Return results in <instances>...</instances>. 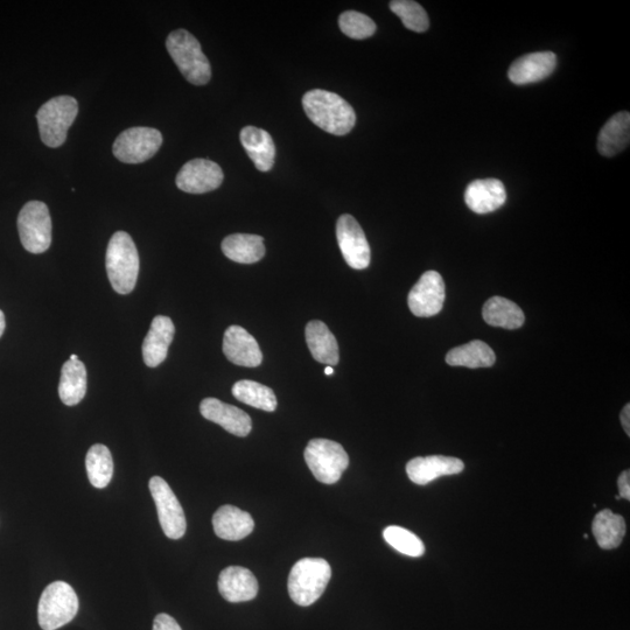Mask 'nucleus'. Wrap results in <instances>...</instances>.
Segmentation results:
<instances>
[{"label": "nucleus", "mask_w": 630, "mask_h": 630, "mask_svg": "<svg viewBox=\"0 0 630 630\" xmlns=\"http://www.w3.org/2000/svg\"><path fill=\"white\" fill-rule=\"evenodd\" d=\"M303 107L307 117L331 135L345 136L354 129L356 114L352 105L332 91H308L303 98Z\"/></svg>", "instance_id": "obj_1"}, {"label": "nucleus", "mask_w": 630, "mask_h": 630, "mask_svg": "<svg viewBox=\"0 0 630 630\" xmlns=\"http://www.w3.org/2000/svg\"><path fill=\"white\" fill-rule=\"evenodd\" d=\"M108 277L119 294H129L135 289L139 273V255L135 242L125 231H117L107 249Z\"/></svg>", "instance_id": "obj_2"}, {"label": "nucleus", "mask_w": 630, "mask_h": 630, "mask_svg": "<svg viewBox=\"0 0 630 630\" xmlns=\"http://www.w3.org/2000/svg\"><path fill=\"white\" fill-rule=\"evenodd\" d=\"M331 577V565L325 559H300L293 565L287 583L291 599L301 607L313 605L324 594Z\"/></svg>", "instance_id": "obj_3"}, {"label": "nucleus", "mask_w": 630, "mask_h": 630, "mask_svg": "<svg viewBox=\"0 0 630 630\" xmlns=\"http://www.w3.org/2000/svg\"><path fill=\"white\" fill-rule=\"evenodd\" d=\"M166 48L185 79L195 86H205L212 77V67L198 39L193 34L178 30L168 35Z\"/></svg>", "instance_id": "obj_4"}, {"label": "nucleus", "mask_w": 630, "mask_h": 630, "mask_svg": "<svg viewBox=\"0 0 630 630\" xmlns=\"http://www.w3.org/2000/svg\"><path fill=\"white\" fill-rule=\"evenodd\" d=\"M77 114L79 103L74 97H54L42 105L37 114L42 143L53 149L65 144L68 130Z\"/></svg>", "instance_id": "obj_5"}, {"label": "nucleus", "mask_w": 630, "mask_h": 630, "mask_svg": "<svg viewBox=\"0 0 630 630\" xmlns=\"http://www.w3.org/2000/svg\"><path fill=\"white\" fill-rule=\"evenodd\" d=\"M79 612V598L65 581H54L42 592L38 607L39 625L44 630H56L72 621Z\"/></svg>", "instance_id": "obj_6"}, {"label": "nucleus", "mask_w": 630, "mask_h": 630, "mask_svg": "<svg viewBox=\"0 0 630 630\" xmlns=\"http://www.w3.org/2000/svg\"><path fill=\"white\" fill-rule=\"evenodd\" d=\"M304 457L314 478L325 485L338 482L349 465L345 448L328 439L311 440L306 446Z\"/></svg>", "instance_id": "obj_7"}, {"label": "nucleus", "mask_w": 630, "mask_h": 630, "mask_svg": "<svg viewBox=\"0 0 630 630\" xmlns=\"http://www.w3.org/2000/svg\"><path fill=\"white\" fill-rule=\"evenodd\" d=\"M21 244L31 254H42L52 244V219L46 203L27 202L18 216Z\"/></svg>", "instance_id": "obj_8"}, {"label": "nucleus", "mask_w": 630, "mask_h": 630, "mask_svg": "<svg viewBox=\"0 0 630 630\" xmlns=\"http://www.w3.org/2000/svg\"><path fill=\"white\" fill-rule=\"evenodd\" d=\"M161 145L163 135L157 129L131 128L115 140L114 156L125 164H140L154 157Z\"/></svg>", "instance_id": "obj_9"}, {"label": "nucleus", "mask_w": 630, "mask_h": 630, "mask_svg": "<svg viewBox=\"0 0 630 630\" xmlns=\"http://www.w3.org/2000/svg\"><path fill=\"white\" fill-rule=\"evenodd\" d=\"M149 487L153 500L156 502L159 522L164 534L171 539L184 537L187 523L178 497L160 476H153Z\"/></svg>", "instance_id": "obj_10"}, {"label": "nucleus", "mask_w": 630, "mask_h": 630, "mask_svg": "<svg viewBox=\"0 0 630 630\" xmlns=\"http://www.w3.org/2000/svg\"><path fill=\"white\" fill-rule=\"evenodd\" d=\"M336 238L346 263L355 270L367 269L371 261L370 245L359 222L352 215L340 216Z\"/></svg>", "instance_id": "obj_11"}, {"label": "nucleus", "mask_w": 630, "mask_h": 630, "mask_svg": "<svg viewBox=\"0 0 630 630\" xmlns=\"http://www.w3.org/2000/svg\"><path fill=\"white\" fill-rule=\"evenodd\" d=\"M445 298L446 287L443 277L437 271H427L412 287L408 304L416 317L430 318L443 310Z\"/></svg>", "instance_id": "obj_12"}, {"label": "nucleus", "mask_w": 630, "mask_h": 630, "mask_svg": "<svg viewBox=\"0 0 630 630\" xmlns=\"http://www.w3.org/2000/svg\"><path fill=\"white\" fill-rule=\"evenodd\" d=\"M223 179L222 168L214 161L194 159L182 166L175 182L182 192L205 194L219 188Z\"/></svg>", "instance_id": "obj_13"}, {"label": "nucleus", "mask_w": 630, "mask_h": 630, "mask_svg": "<svg viewBox=\"0 0 630 630\" xmlns=\"http://www.w3.org/2000/svg\"><path fill=\"white\" fill-rule=\"evenodd\" d=\"M223 353L231 363L240 367L256 368L263 361L258 342L241 326H230L224 333Z\"/></svg>", "instance_id": "obj_14"}, {"label": "nucleus", "mask_w": 630, "mask_h": 630, "mask_svg": "<svg viewBox=\"0 0 630 630\" xmlns=\"http://www.w3.org/2000/svg\"><path fill=\"white\" fill-rule=\"evenodd\" d=\"M200 412L210 422L219 424L236 437H247L252 430L251 418L247 412L219 401L206 398L200 404Z\"/></svg>", "instance_id": "obj_15"}, {"label": "nucleus", "mask_w": 630, "mask_h": 630, "mask_svg": "<svg viewBox=\"0 0 630 630\" xmlns=\"http://www.w3.org/2000/svg\"><path fill=\"white\" fill-rule=\"evenodd\" d=\"M464 468V462L460 459L431 455V457L410 460L406 465V473L413 483L425 486L441 476L459 474L464 471Z\"/></svg>", "instance_id": "obj_16"}, {"label": "nucleus", "mask_w": 630, "mask_h": 630, "mask_svg": "<svg viewBox=\"0 0 630 630\" xmlns=\"http://www.w3.org/2000/svg\"><path fill=\"white\" fill-rule=\"evenodd\" d=\"M557 66V56L552 52H537L522 56L510 66L509 80L517 86L536 83L549 77Z\"/></svg>", "instance_id": "obj_17"}, {"label": "nucleus", "mask_w": 630, "mask_h": 630, "mask_svg": "<svg viewBox=\"0 0 630 630\" xmlns=\"http://www.w3.org/2000/svg\"><path fill=\"white\" fill-rule=\"evenodd\" d=\"M506 201V187L497 179L475 180L466 188V205L476 214L493 213Z\"/></svg>", "instance_id": "obj_18"}, {"label": "nucleus", "mask_w": 630, "mask_h": 630, "mask_svg": "<svg viewBox=\"0 0 630 630\" xmlns=\"http://www.w3.org/2000/svg\"><path fill=\"white\" fill-rule=\"evenodd\" d=\"M174 333L175 327L171 318L158 315L153 319L143 343V359L147 367L156 368L166 360Z\"/></svg>", "instance_id": "obj_19"}, {"label": "nucleus", "mask_w": 630, "mask_h": 630, "mask_svg": "<svg viewBox=\"0 0 630 630\" xmlns=\"http://www.w3.org/2000/svg\"><path fill=\"white\" fill-rule=\"evenodd\" d=\"M219 591L229 602L254 600L258 593V581L250 570L241 566H229L219 578Z\"/></svg>", "instance_id": "obj_20"}, {"label": "nucleus", "mask_w": 630, "mask_h": 630, "mask_svg": "<svg viewBox=\"0 0 630 630\" xmlns=\"http://www.w3.org/2000/svg\"><path fill=\"white\" fill-rule=\"evenodd\" d=\"M213 527L217 537L236 542L251 534L255 522L247 511L234 506H223L213 516Z\"/></svg>", "instance_id": "obj_21"}, {"label": "nucleus", "mask_w": 630, "mask_h": 630, "mask_svg": "<svg viewBox=\"0 0 630 630\" xmlns=\"http://www.w3.org/2000/svg\"><path fill=\"white\" fill-rule=\"evenodd\" d=\"M241 143L258 171L269 172L275 165L276 145L269 132L256 126H245L240 135Z\"/></svg>", "instance_id": "obj_22"}, {"label": "nucleus", "mask_w": 630, "mask_h": 630, "mask_svg": "<svg viewBox=\"0 0 630 630\" xmlns=\"http://www.w3.org/2000/svg\"><path fill=\"white\" fill-rule=\"evenodd\" d=\"M305 338L315 361L326 364L327 367H334L339 363L338 341L324 322L319 320L308 322Z\"/></svg>", "instance_id": "obj_23"}, {"label": "nucleus", "mask_w": 630, "mask_h": 630, "mask_svg": "<svg viewBox=\"0 0 630 630\" xmlns=\"http://www.w3.org/2000/svg\"><path fill=\"white\" fill-rule=\"evenodd\" d=\"M630 142V114L628 111L614 115L601 129L598 150L601 156L614 157L627 149Z\"/></svg>", "instance_id": "obj_24"}, {"label": "nucleus", "mask_w": 630, "mask_h": 630, "mask_svg": "<svg viewBox=\"0 0 630 630\" xmlns=\"http://www.w3.org/2000/svg\"><path fill=\"white\" fill-rule=\"evenodd\" d=\"M222 251L230 261L254 264L265 256L264 238L251 234H234L224 238Z\"/></svg>", "instance_id": "obj_25"}, {"label": "nucleus", "mask_w": 630, "mask_h": 630, "mask_svg": "<svg viewBox=\"0 0 630 630\" xmlns=\"http://www.w3.org/2000/svg\"><path fill=\"white\" fill-rule=\"evenodd\" d=\"M87 394V369L79 360H68L63 364L59 384V396L63 404L74 406L82 402Z\"/></svg>", "instance_id": "obj_26"}, {"label": "nucleus", "mask_w": 630, "mask_h": 630, "mask_svg": "<svg viewBox=\"0 0 630 630\" xmlns=\"http://www.w3.org/2000/svg\"><path fill=\"white\" fill-rule=\"evenodd\" d=\"M496 355L486 342L473 340L457 348H453L446 355V363L452 367H467L471 369L489 368L494 366Z\"/></svg>", "instance_id": "obj_27"}, {"label": "nucleus", "mask_w": 630, "mask_h": 630, "mask_svg": "<svg viewBox=\"0 0 630 630\" xmlns=\"http://www.w3.org/2000/svg\"><path fill=\"white\" fill-rule=\"evenodd\" d=\"M592 531L601 549L618 548L626 535L625 518L614 514L612 510H601L594 517Z\"/></svg>", "instance_id": "obj_28"}, {"label": "nucleus", "mask_w": 630, "mask_h": 630, "mask_svg": "<svg viewBox=\"0 0 630 630\" xmlns=\"http://www.w3.org/2000/svg\"><path fill=\"white\" fill-rule=\"evenodd\" d=\"M482 317L489 326L506 329L521 328L525 321L520 306L503 297L490 298L483 306Z\"/></svg>", "instance_id": "obj_29"}, {"label": "nucleus", "mask_w": 630, "mask_h": 630, "mask_svg": "<svg viewBox=\"0 0 630 630\" xmlns=\"http://www.w3.org/2000/svg\"><path fill=\"white\" fill-rule=\"evenodd\" d=\"M233 395L244 404L252 408L273 412L277 409L275 392L266 385L258 382L243 380L234 384Z\"/></svg>", "instance_id": "obj_30"}, {"label": "nucleus", "mask_w": 630, "mask_h": 630, "mask_svg": "<svg viewBox=\"0 0 630 630\" xmlns=\"http://www.w3.org/2000/svg\"><path fill=\"white\" fill-rule=\"evenodd\" d=\"M88 478L96 488H105L114 475V460L107 446L96 444L90 447L86 458Z\"/></svg>", "instance_id": "obj_31"}, {"label": "nucleus", "mask_w": 630, "mask_h": 630, "mask_svg": "<svg viewBox=\"0 0 630 630\" xmlns=\"http://www.w3.org/2000/svg\"><path fill=\"white\" fill-rule=\"evenodd\" d=\"M390 10L401 18L404 26L410 31L423 33L430 26L424 7L412 0H394L390 3Z\"/></svg>", "instance_id": "obj_32"}, {"label": "nucleus", "mask_w": 630, "mask_h": 630, "mask_svg": "<svg viewBox=\"0 0 630 630\" xmlns=\"http://www.w3.org/2000/svg\"><path fill=\"white\" fill-rule=\"evenodd\" d=\"M383 537L385 542L405 556L420 557L424 555L425 546L422 539L409 530L392 525V527L384 529Z\"/></svg>", "instance_id": "obj_33"}, {"label": "nucleus", "mask_w": 630, "mask_h": 630, "mask_svg": "<svg viewBox=\"0 0 630 630\" xmlns=\"http://www.w3.org/2000/svg\"><path fill=\"white\" fill-rule=\"evenodd\" d=\"M339 26L343 34L355 40L373 37L376 32L374 20L356 11L343 12L339 18Z\"/></svg>", "instance_id": "obj_34"}, {"label": "nucleus", "mask_w": 630, "mask_h": 630, "mask_svg": "<svg viewBox=\"0 0 630 630\" xmlns=\"http://www.w3.org/2000/svg\"><path fill=\"white\" fill-rule=\"evenodd\" d=\"M153 630H182L179 623L168 614H159L153 622Z\"/></svg>", "instance_id": "obj_35"}, {"label": "nucleus", "mask_w": 630, "mask_h": 630, "mask_svg": "<svg viewBox=\"0 0 630 630\" xmlns=\"http://www.w3.org/2000/svg\"><path fill=\"white\" fill-rule=\"evenodd\" d=\"M619 496L621 499L630 500V473L629 471L622 472L618 480Z\"/></svg>", "instance_id": "obj_36"}, {"label": "nucleus", "mask_w": 630, "mask_h": 630, "mask_svg": "<svg viewBox=\"0 0 630 630\" xmlns=\"http://www.w3.org/2000/svg\"><path fill=\"white\" fill-rule=\"evenodd\" d=\"M621 424L623 426V430L627 433V436H630V405L627 404L625 408H623L621 412Z\"/></svg>", "instance_id": "obj_37"}, {"label": "nucleus", "mask_w": 630, "mask_h": 630, "mask_svg": "<svg viewBox=\"0 0 630 630\" xmlns=\"http://www.w3.org/2000/svg\"><path fill=\"white\" fill-rule=\"evenodd\" d=\"M6 328L5 315L2 310H0V338L4 334Z\"/></svg>", "instance_id": "obj_38"}, {"label": "nucleus", "mask_w": 630, "mask_h": 630, "mask_svg": "<svg viewBox=\"0 0 630 630\" xmlns=\"http://www.w3.org/2000/svg\"><path fill=\"white\" fill-rule=\"evenodd\" d=\"M333 374H334V369H333L332 367H327V368L325 369V375H327V376H331V375H333Z\"/></svg>", "instance_id": "obj_39"}, {"label": "nucleus", "mask_w": 630, "mask_h": 630, "mask_svg": "<svg viewBox=\"0 0 630 630\" xmlns=\"http://www.w3.org/2000/svg\"><path fill=\"white\" fill-rule=\"evenodd\" d=\"M69 360H79V357H77V355L73 354L72 356L69 357Z\"/></svg>", "instance_id": "obj_40"}]
</instances>
